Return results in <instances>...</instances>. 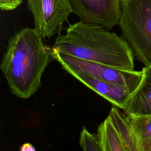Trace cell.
<instances>
[{"mask_svg":"<svg viewBox=\"0 0 151 151\" xmlns=\"http://www.w3.org/2000/svg\"><path fill=\"white\" fill-rule=\"evenodd\" d=\"M83 60L124 70H134V54L126 41L104 27L82 21L58 34L51 48Z\"/></svg>","mask_w":151,"mask_h":151,"instance_id":"6da1fadb","label":"cell"},{"mask_svg":"<svg viewBox=\"0 0 151 151\" xmlns=\"http://www.w3.org/2000/svg\"><path fill=\"white\" fill-rule=\"evenodd\" d=\"M34 28H22L8 42L0 68L11 91L28 99L41 86L42 75L50 57V50Z\"/></svg>","mask_w":151,"mask_h":151,"instance_id":"7a4b0ae2","label":"cell"},{"mask_svg":"<svg viewBox=\"0 0 151 151\" xmlns=\"http://www.w3.org/2000/svg\"><path fill=\"white\" fill-rule=\"evenodd\" d=\"M119 25L135 57L151 65V0H122Z\"/></svg>","mask_w":151,"mask_h":151,"instance_id":"3957f363","label":"cell"},{"mask_svg":"<svg viewBox=\"0 0 151 151\" xmlns=\"http://www.w3.org/2000/svg\"><path fill=\"white\" fill-rule=\"evenodd\" d=\"M51 57L58 61L71 75L80 73L92 78L124 87L132 93L139 84L142 70H124L108 65L83 60L64 53L52 51Z\"/></svg>","mask_w":151,"mask_h":151,"instance_id":"277c9868","label":"cell"},{"mask_svg":"<svg viewBox=\"0 0 151 151\" xmlns=\"http://www.w3.org/2000/svg\"><path fill=\"white\" fill-rule=\"evenodd\" d=\"M34 29L41 38H50L73 13L69 0H27Z\"/></svg>","mask_w":151,"mask_h":151,"instance_id":"5b68a950","label":"cell"},{"mask_svg":"<svg viewBox=\"0 0 151 151\" xmlns=\"http://www.w3.org/2000/svg\"><path fill=\"white\" fill-rule=\"evenodd\" d=\"M73 13L80 20L111 29L119 25L122 0H69Z\"/></svg>","mask_w":151,"mask_h":151,"instance_id":"8992f818","label":"cell"},{"mask_svg":"<svg viewBox=\"0 0 151 151\" xmlns=\"http://www.w3.org/2000/svg\"><path fill=\"white\" fill-rule=\"evenodd\" d=\"M142 70V78L123 109L124 114L127 116L151 115V65L145 67Z\"/></svg>","mask_w":151,"mask_h":151,"instance_id":"52a82bcc","label":"cell"},{"mask_svg":"<svg viewBox=\"0 0 151 151\" xmlns=\"http://www.w3.org/2000/svg\"><path fill=\"white\" fill-rule=\"evenodd\" d=\"M71 75L115 107L122 110L125 107L132 94L127 89L111 83L103 81L80 73H74Z\"/></svg>","mask_w":151,"mask_h":151,"instance_id":"ba28073f","label":"cell"},{"mask_svg":"<svg viewBox=\"0 0 151 151\" xmlns=\"http://www.w3.org/2000/svg\"><path fill=\"white\" fill-rule=\"evenodd\" d=\"M108 118L117 132L127 151H138V143L132 132L127 116L118 107L111 108Z\"/></svg>","mask_w":151,"mask_h":151,"instance_id":"9c48e42d","label":"cell"},{"mask_svg":"<svg viewBox=\"0 0 151 151\" xmlns=\"http://www.w3.org/2000/svg\"><path fill=\"white\" fill-rule=\"evenodd\" d=\"M97 134L103 151H127L108 117L99 126Z\"/></svg>","mask_w":151,"mask_h":151,"instance_id":"30bf717a","label":"cell"},{"mask_svg":"<svg viewBox=\"0 0 151 151\" xmlns=\"http://www.w3.org/2000/svg\"><path fill=\"white\" fill-rule=\"evenodd\" d=\"M126 116L138 145L151 136V115L139 117Z\"/></svg>","mask_w":151,"mask_h":151,"instance_id":"8fae6325","label":"cell"},{"mask_svg":"<svg viewBox=\"0 0 151 151\" xmlns=\"http://www.w3.org/2000/svg\"><path fill=\"white\" fill-rule=\"evenodd\" d=\"M80 145L83 151H103L97 134L83 127L80 135Z\"/></svg>","mask_w":151,"mask_h":151,"instance_id":"7c38bea8","label":"cell"},{"mask_svg":"<svg viewBox=\"0 0 151 151\" xmlns=\"http://www.w3.org/2000/svg\"><path fill=\"white\" fill-rule=\"evenodd\" d=\"M22 0H0V8L2 11H12L22 3Z\"/></svg>","mask_w":151,"mask_h":151,"instance_id":"4fadbf2b","label":"cell"},{"mask_svg":"<svg viewBox=\"0 0 151 151\" xmlns=\"http://www.w3.org/2000/svg\"><path fill=\"white\" fill-rule=\"evenodd\" d=\"M138 151H151V136L139 143Z\"/></svg>","mask_w":151,"mask_h":151,"instance_id":"5bb4252c","label":"cell"},{"mask_svg":"<svg viewBox=\"0 0 151 151\" xmlns=\"http://www.w3.org/2000/svg\"><path fill=\"white\" fill-rule=\"evenodd\" d=\"M19 151H36V149L31 143H24L21 146Z\"/></svg>","mask_w":151,"mask_h":151,"instance_id":"9a60e30c","label":"cell"}]
</instances>
